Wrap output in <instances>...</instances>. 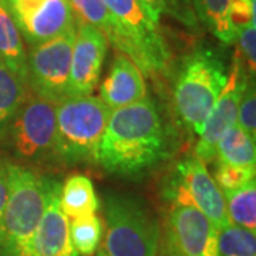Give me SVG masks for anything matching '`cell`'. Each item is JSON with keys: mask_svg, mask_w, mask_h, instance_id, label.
I'll list each match as a JSON object with an SVG mask.
<instances>
[{"mask_svg": "<svg viewBox=\"0 0 256 256\" xmlns=\"http://www.w3.org/2000/svg\"><path fill=\"white\" fill-rule=\"evenodd\" d=\"M111 111L98 96L68 97L56 106L54 160L66 165L97 164Z\"/></svg>", "mask_w": 256, "mask_h": 256, "instance_id": "cell-6", "label": "cell"}, {"mask_svg": "<svg viewBox=\"0 0 256 256\" xmlns=\"http://www.w3.org/2000/svg\"><path fill=\"white\" fill-rule=\"evenodd\" d=\"M218 245L222 256H256V234L230 224L218 230Z\"/></svg>", "mask_w": 256, "mask_h": 256, "instance_id": "cell-25", "label": "cell"}, {"mask_svg": "<svg viewBox=\"0 0 256 256\" xmlns=\"http://www.w3.org/2000/svg\"><path fill=\"white\" fill-rule=\"evenodd\" d=\"M161 195L171 205L198 210L218 230L230 225L222 192L210 174L206 164L194 152L175 162L162 181Z\"/></svg>", "mask_w": 256, "mask_h": 256, "instance_id": "cell-7", "label": "cell"}, {"mask_svg": "<svg viewBox=\"0 0 256 256\" xmlns=\"http://www.w3.org/2000/svg\"><path fill=\"white\" fill-rule=\"evenodd\" d=\"M102 238L96 256H158L161 228L140 196L107 192L102 198Z\"/></svg>", "mask_w": 256, "mask_h": 256, "instance_id": "cell-4", "label": "cell"}, {"mask_svg": "<svg viewBox=\"0 0 256 256\" xmlns=\"http://www.w3.org/2000/svg\"><path fill=\"white\" fill-rule=\"evenodd\" d=\"M60 206L68 220L97 214L100 201L92 180L82 174L70 175L60 190Z\"/></svg>", "mask_w": 256, "mask_h": 256, "instance_id": "cell-17", "label": "cell"}, {"mask_svg": "<svg viewBox=\"0 0 256 256\" xmlns=\"http://www.w3.org/2000/svg\"><path fill=\"white\" fill-rule=\"evenodd\" d=\"M114 23L110 43L141 70L160 80L170 72L171 50L160 28L151 22L138 0H104Z\"/></svg>", "mask_w": 256, "mask_h": 256, "instance_id": "cell-5", "label": "cell"}, {"mask_svg": "<svg viewBox=\"0 0 256 256\" xmlns=\"http://www.w3.org/2000/svg\"><path fill=\"white\" fill-rule=\"evenodd\" d=\"M56 104L28 92L13 121L4 146L18 164L34 165L54 158Z\"/></svg>", "mask_w": 256, "mask_h": 256, "instance_id": "cell-8", "label": "cell"}, {"mask_svg": "<svg viewBox=\"0 0 256 256\" xmlns=\"http://www.w3.org/2000/svg\"><path fill=\"white\" fill-rule=\"evenodd\" d=\"M255 140L238 124H234L224 132L216 146V162L240 168H255Z\"/></svg>", "mask_w": 256, "mask_h": 256, "instance_id": "cell-19", "label": "cell"}, {"mask_svg": "<svg viewBox=\"0 0 256 256\" xmlns=\"http://www.w3.org/2000/svg\"><path fill=\"white\" fill-rule=\"evenodd\" d=\"M9 160L0 156V235L3 226V216L9 198V170H8Z\"/></svg>", "mask_w": 256, "mask_h": 256, "instance_id": "cell-29", "label": "cell"}, {"mask_svg": "<svg viewBox=\"0 0 256 256\" xmlns=\"http://www.w3.org/2000/svg\"><path fill=\"white\" fill-rule=\"evenodd\" d=\"M165 238L184 256H222L218 229L192 206H171L165 220Z\"/></svg>", "mask_w": 256, "mask_h": 256, "instance_id": "cell-13", "label": "cell"}, {"mask_svg": "<svg viewBox=\"0 0 256 256\" xmlns=\"http://www.w3.org/2000/svg\"><path fill=\"white\" fill-rule=\"evenodd\" d=\"M12 16L28 46H36L77 28L68 0H8Z\"/></svg>", "mask_w": 256, "mask_h": 256, "instance_id": "cell-11", "label": "cell"}, {"mask_svg": "<svg viewBox=\"0 0 256 256\" xmlns=\"http://www.w3.org/2000/svg\"><path fill=\"white\" fill-rule=\"evenodd\" d=\"M255 168H240L234 165L216 162L214 181L216 182L220 192H228L238 190L240 186L246 185L249 181L255 180Z\"/></svg>", "mask_w": 256, "mask_h": 256, "instance_id": "cell-26", "label": "cell"}, {"mask_svg": "<svg viewBox=\"0 0 256 256\" xmlns=\"http://www.w3.org/2000/svg\"><path fill=\"white\" fill-rule=\"evenodd\" d=\"M176 134L152 97L110 112L101 137L97 164L111 175L138 178L170 160Z\"/></svg>", "mask_w": 256, "mask_h": 256, "instance_id": "cell-1", "label": "cell"}, {"mask_svg": "<svg viewBox=\"0 0 256 256\" xmlns=\"http://www.w3.org/2000/svg\"><path fill=\"white\" fill-rule=\"evenodd\" d=\"M235 43L238 44L236 50L242 57L248 74L250 78H255L256 72V28L255 26H248V28L239 30L236 33Z\"/></svg>", "mask_w": 256, "mask_h": 256, "instance_id": "cell-28", "label": "cell"}, {"mask_svg": "<svg viewBox=\"0 0 256 256\" xmlns=\"http://www.w3.org/2000/svg\"><path fill=\"white\" fill-rule=\"evenodd\" d=\"M255 80H250L246 86L238 107L236 124L245 130L250 137L256 138V92Z\"/></svg>", "mask_w": 256, "mask_h": 256, "instance_id": "cell-27", "label": "cell"}, {"mask_svg": "<svg viewBox=\"0 0 256 256\" xmlns=\"http://www.w3.org/2000/svg\"><path fill=\"white\" fill-rule=\"evenodd\" d=\"M108 42L100 30L77 18L74 38L68 97L92 96L100 82Z\"/></svg>", "mask_w": 256, "mask_h": 256, "instance_id": "cell-12", "label": "cell"}, {"mask_svg": "<svg viewBox=\"0 0 256 256\" xmlns=\"http://www.w3.org/2000/svg\"><path fill=\"white\" fill-rule=\"evenodd\" d=\"M148 96L144 74L127 56L117 53L110 72L100 86V98L108 110H117Z\"/></svg>", "mask_w": 256, "mask_h": 256, "instance_id": "cell-14", "label": "cell"}, {"mask_svg": "<svg viewBox=\"0 0 256 256\" xmlns=\"http://www.w3.org/2000/svg\"><path fill=\"white\" fill-rule=\"evenodd\" d=\"M77 18L87 23L106 36L110 43L114 36V23L104 0H68Z\"/></svg>", "mask_w": 256, "mask_h": 256, "instance_id": "cell-24", "label": "cell"}, {"mask_svg": "<svg viewBox=\"0 0 256 256\" xmlns=\"http://www.w3.org/2000/svg\"><path fill=\"white\" fill-rule=\"evenodd\" d=\"M9 198L0 235V256H33L37 226L57 180L9 160Z\"/></svg>", "mask_w": 256, "mask_h": 256, "instance_id": "cell-3", "label": "cell"}, {"mask_svg": "<svg viewBox=\"0 0 256 256\" xmlns=\"http://www.w3.org/2000/svg\"><path fill=\"white\" fill-rule=\"evenodd\" d=\"M76 28L40 44L30 46L28 52V90L56 106L68 98Z\"/></svg>", "mask_w": 256, "mask_h": 256, "instance_id": "cell-9", "label": "cell"}, {"mask_svg": "<svg viewBox=\"0 0 256 256\" xmlns=\"http://www.w3.org/2000/svg\"><path fill=\"white\" fill-rule=\"evenodd\" d=\"M28 92V84L0 60V146H4L10 127Z\"/></svg>", "mask_w": 256, "mask_h": 256, "instance_id": "cell-18", "label": "cell"}, {"mask_svg": "<svg viewBox=\"0 0 256 256\" xmlns=\"http://www.w3.org/2000/svg\"><path fill=\"white\" fill-rule=\"evenodd\" d=\"M138 2L156 28L161 26L164 18H172L182 28L191 32H198L201 28L194 12L192 0H138Z\"/></svg>", "mask_w": 256, "mask_h": 256, "instance_id": "cell-21", "label": "cell"}, {"mask_svg": "<svg viewBox=\"0 0 256 256\" xmlns=\"http://www.w3.org/2000/svg\"><path fill=\"white\" fill-rule=\"evenodd\" d=\"M229 222L240 228L256 232V182L249 181L246 185L234 191L222 192Z\"/></svg>", "mask_w": 256, "mask_h": 256, "instance_id": "cell-22", "label": "cell"}, {"mask_svg": "<svg viewBox=\"0 0 256 256\" xmlns=\"http://www.w3.org/2000/svg\"><path fill=\"white\" fill-rule=\"evenodd\" d=\"M0 60L28 84V52L8 0H0Z\"/></svg>", "mask_w": 256, "mask_h": 256, "instance_id": "cell-16", "label": "cell"}, {"mask_svg": "<svg viewBox=\"0 0 256 256\" xmlns=\"http://www.w3.org/2000/svg\"><path fill=\"white\" fill-rule=\"evenodd\" d=\"M60 190L57 181L37 226L33 256H78L70 238V220L60 206Z\"/></svg>", "mask_w": 256, "mask_h": 256, "instance_id": "cell-15", "label": "cell"}, {"mask_svg": "<svg viewBox=\"0 0 256 256\" xmlns=\"http://www.w3.org/2000/svg\"><path fill=\"white\" fill-rule=\"evenodd\" d=\"M250 80L255 78H250L248 74L245 63L236 50L229 67L226 84L204 121L201 134L195 146L194 154L204 164H210L216 160V146L220 137L228 128L236 124L239 102Z\"/></svg>", "mask_w": 256, "mask_h": 256, "instance_id": "cell-10", "label": "cell"}, {"mask_svg": "<svg viewBox=\"0 0 256 256\" xmlns=\"http://www.w3.org/2000/svg\"><path fill=\"white\" fill-rule=\"evenodd\" d=\"M70 238L78 256L96 255L102 238V222L97 214L70 220Z\"/></svg>", "mask_w": 256, "mask_h": 256, "instance_id": "cell-23", "label": "cell"}, {"mask_svg": "<svg viewBox=\"0 0 256 256\" xmlns=\"http://www.w3.org/2000/svg\"><path fill=\"white\" fill-rule=\"evenodd\" d=\"M229 66L215 47L200 44L178 62L172 73L175 121L190 137H200L204 121L228 80Z\"/></svg>", "mask_w": 256, "mask_h": 256, "instance_id": "cell-2", "label": "cell"}, {"mask_svg": "<svg viewBox=\"0 0 256 256\" xmlns=\"http://www.w3.org/2000/svg\"><path fill=\"white\" fill-rule=\"evenodd\" d=\"M232 0H192L198 23L224 44H234L236 32L229 20V6Z\"/></svg>", "mask_w": 256, "mask_h": 256, "instance_id": "cell-20", "label": "cell"}, {"mask_svg": "<svg viewBox=\"0 0 256 256\" xmlns=\"http://www.w3.org/2000/svg\"><path fill=\"white\" fill-rule=\"evenodd\" d=\"M160 256H184L181 255V252L176 249V248L164 236V242H162V246H160Z\"/></svg>", "mask_w": 256, "mask_h": 256, "instance_id": "cell-30", "label": "cell"}]
</instances>
